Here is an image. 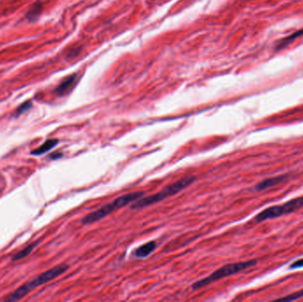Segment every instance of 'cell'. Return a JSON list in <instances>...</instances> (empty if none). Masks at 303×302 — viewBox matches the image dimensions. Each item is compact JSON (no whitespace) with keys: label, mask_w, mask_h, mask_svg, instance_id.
Instances as JSON below:
<instances>
[{"label":"cell","mask_w":303,"mask_h":302,"mask_svg":"<svg viewBox=\"0 0 303 302\" xmlns=\"http://www.w3.org/2000/svg\"><path fill=\"white\" fill-rule=\"evenodd\" d=\"M68 268L69 267L67 264H60L54 267V268H52V269H49L47 271L43 272V274L39 275L37 278L32 279L28 283H24L23 285H22L15 292L11 293L9 297L6 299V301L7 302H17V301L22 300V298L28 295V293H30L34 289L37 288L38 286L49 283L50 281L57 279L58 277L62 276L63 273L66 272Z\"/></svg>","instance_id":"1"},{"label":"cell","mask_w":303,"mask_h":302,"mask_svg":"<svg viewBox=\"0 0 303 302\" xmlns=\"http://www.w3.org/2000/svg\"><path fill=\"white\" fill-rule=\"evenodd\" d=\"M144 195H145L144 192H133L122 195L115 198L111 203L105 205L102 208H99L94 212L87 215L86 217L82 220V222L84 224H91L93 222H98L119 208L126 207L137 199L142 198Z\"/></svg>","instance_id":"2"},{"label":"cell","mask_w":303,"mask_h":302,"mask_svg":"<svg viewBox=\"0 0 303 302\" xmlns=\"http://www.w3.org/2000/svg\"><path fill=\"white\" fill-rule=\"evenodd\" d=\"M196 180L195 176H185L181 179L175 182L174 184H170L164 189L161 190V192L157 193V194L151 195L149 197H145V198H139L137 200L136 203L133 204L131 206V209H139V208H146L148 206H151L153 204L158 203L161 200L165 199V198L175 195V194L180 193L181 191L185 190V188L189 187L190 185L195 183Z\"/></svg>","instance_id":"3"},{"label":"cell","mask_w":303,"mask_h":302,"mask_svg":"<svg viewBox=\"0 0 303 302\" xmlns=\"http://www.w3.org/2000/svg\"><path fill=\"white\" fill-rule=\"evenodd\" d=\"M256 263H257V260H250L224 265L223 267L216 270L215 272H213L209 277H207L206 279H201V280H199L196 283H194L192 285V289L193 290H199V289L202 288L208 284L217 281L219 279L227 278L232 275L237 274L238 272L243 271L245 269H249V268L256 265Z\"/></svg>","instance_id":"4"},{"label":"cell","mask_w":303,"mask_h":302,"mask_svg":"<svg viewBox=\"0 0 303 302\" xmlns=\"http://www.w3.org/2000/svg\"><path fill=\"white\" fill-rule=\"evenodd\" d=\"M303 207V196L293 198L283 205L272 206L270 208H266L256 216V221L257 222H261L270 220V219L280 217L281 216L294 212Z\"/></svg>","instance_id":"5"},{"label":"cell","mask_w":303,"mask_h":302,"mask_svg":"<svg viewBox=\"0 0 303 302\" xmlns=\"http://www.w3.org/2000/svg\"><path fill=\"white\" fill-rule=\"evenodd\" d=\"M287 178H288L287 175H278V176H274V177H270V178L262 180L259 184H256L255 189L257 192H261V191L269 189L271 187H274L278 184H281L282 182H284Z\"/></svg>","instance_id":"6"},{"label":"cell","mask_w":303,"mask_h":302,"mask_svg":"<svg viewBox=\"0 0 303 302\" xmlns=\"http://www.w3.org/2000/svg\"><path fill=\"white\" fill-rule=\"evenodd\" d=\"M76 80H77L76 74L67 76L66 78L62 81V84L58 86L57 89L55 90V93L58 96L67 94V92H69L72 88L74 87V85H76Z\"/></svg>","instance_id":"7"},{"label":"cell","mask_w":303,"mask_h":302,"mask_svg":"<svg viewBox=\"0 0 303 302\" xmlns=\"http://www.w3.org/2000/svg\"><path fill=\"white\" fill-rule=\"evenodd\" d=\"M156 243L154 241H150L138 247L137 250L135 251L134 255L137 258H146L151 255L152 253L156 249Z\"/></svg>","instance_id":"8"},{"label":"cell","mask_w":303,"mask_h":302,"mask_svg":"<svg viewBox=\"0 0 303 302\" xmlns=\"http://www.w3.org/2000/svg\"><path fill=\"white\" fill-rule=\"evenodd\" d=\"M58 143H59L58 139H49L47 141L44 142L42 146H40L37 149L31 151V154L32 155H41V154L52 150V148L55 147Z\"/></svg>","instance_id":"9"},{"label":"cell","mask_w":303,"mask_h":302,"mask_svg":"<svg viewBox=\"0 0 303 302\" xmlns=\"http://www.w3.org/2000/svg\"><path fill=\"white\" fill-rule=\"evenodd\" d=\"M38 242H35V243H32V244H30L28 246H26L24 249L19 252V253H17L16 255L12 258V260H14V261H17V260H22V259H23L25 258L26 256H28V255L32 252L34 248L37 246L38 245Z\"/></svg>","instance_id":"10"},{"label":"cell","mask_w":303,"mask_h":302,"mask_svg":"<svg viewBox=\"0 0 303 302\" xmlns=\"http://www.w3.org/2000/svg\"><path fill=\"white\" fill-rule=\"evenodd\" d=\"M41 10H42V5L40 2L36 3L33 5V7L31 9L29 10V13L27 14V17L29 18V21H34V20L38 19L39 14L41 13Z\"/></svg>","instance_id":"11"},{"label":"cell","mask_w":303,"mask_h":302,"mask_svg":"<svg viewBox=\"0 0 303 302\" xmlns=\"http://www.w3.org/2000/svg\"><path fill=\"white\" fill-rule=\"evenodd\" d=\"M303 29H301V30H298V31H296V32H294V34H292V35H290L288 36L287 38H284L283 39L281 42H280V45H279V48H284L289 44L290 43L293 42L294 40H295L296 38H299L300 36H303Z\"/></svg>","instance_id":"12"},{"label":"cell","mask_w":303,"mask_h":302,"mask_svg":"<svg viewBox=\"0 0 303 302\" xmlns=\"http://www.w3.org/2000/svg\"><path fill=\"white\" fill-rule=\"evenodd\" d=\"M301 298H303V289L301 291H298L296 293H292V294H289L286 297L281 298L279 299L278 301H283V302H292V301H296L299 300Z\"/></svg>","instance_id":"13"},{"label":"cell","mask_w":303,"mask_h":302,"mask_svg":"<svg viewBox=\"0 0 303 302\" xmlns=\"http://www.w3.org/2000/svg\"><path fill=\"white\" fill-rule=\"evenodd\" d=\"M32 107V102L31 101H26L24 102L23 104L21 105L19 108L16 110V114L20 115V114H22V113L27 112L28 110L31 108Z\"/></svg>","instance_id":"14"},{"label":"cell","mask_w":303,"mask_h":302,"mask_svg":"<svg viewBox=\"0 0 303 302\" xmlns=\"http://www.w3.org/2000/svg\"><path fill=\"white\" fill-rule=\"evenodd\" d=\"M303 267V259H300L298 260H295L292 264L290 265V269H300Z\"/></svg>","instance_id":"15"},{"label":"cell","mask_w":303,"mask_h":302,"mask_svg":"<svg viewBox=\"0 0 303 302\" xmlns=\"http://www.w3.org/2000/svg\"><path fill=\"white\" fill-rule=\"evenodd\" d=\"M62 156V153H59V152H54L53 154H52V155H51V159H58V158H61Z\"/></svg>","instance_id":"16"}]
</instances>
